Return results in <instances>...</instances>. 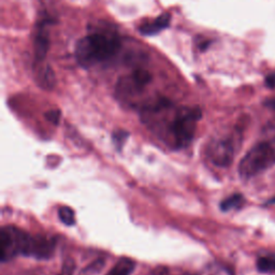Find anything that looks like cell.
Segmentation results:
<instances>
[{"label":"cell","instance_id":"6da1fadb","mask_svg":"<svg viewBox=\"0 0 275 275\" xmlns=\"http://www.w3.org/2000/svg\"><path fill=\"white\" fill-rule=\"evenodd\" d=\"M121 39L112 31H97L83 37L75 44V58L83 68L109 61L121 48Z\"/></svg>","mask_w":275,"mask_h":275},{"label":"cell","instance_id":"7a4b0ae2","mask_svg":"<svg viewBox=\"0 0 275 275\" xmlns=\"http://www.w3.org/2000/svg\"><path fill=\"white\" fill-rule=\"evenodd\" d=\"M275 165V148L269 142H260L251 148L241 160L239 173L243 179L261 174Z\"/></svg>","mask_w":275,"mask_h":275},{"label":"cell","instance_id":"3957f363","mask_svg":"<svg viewBox=\"0 0 275 275\" xmlns=\"http://www.w3.org/2000/svg\"><path fill=\"white\" fill-rule=\"evenodd\" d=\"M202 116L199 107H183L176 113L169 126L172 143L175 148H185L195 136L196 124Z\"/></svg>","mask_w":275,"mask_h":275},{"label":"cell","instance_id":"277c9868","mask_svg":"<svg viewBox=\"0 0 275 275\" xmlns=\"http://www.w3.org/2000/svg\"><path fill=\"white\" fill-rule=\"evenodd\" d=\"M28 233L19 228L7 226L0 231V258L5 262L21 255Z\"/></svg>","mask_w":275,"mask_h":275},{"label":"cell","instance_id":"5b68a950","mask_svg":"<svg viewBox=\"0 0 275 275\" xmlns=\"http://www.w3.org/2000/svg\"><path fill=\"white\" fill-rule=\"evenodd\" d=\"M208 157L212 163L220 167L226 168L229 167L233 161L235 155L234 142L231 138H217L210 142L208 147Z\"/></svg>","mask_w":275,"mask_h":275},{"label":"cell","instance_id":"8992f818","mask_svg":"<svg viewBox=\"0 0 275 275\" xmlns=\"http://www.w3.org/2000/svg\"><path fill=\"white\" fill-rule=\"evenodd\" d=\"M54 23L50 15L42 18L36 25L35 31V61L36 63H43L45 61L47 52L50 50V26Z\"/></svg>","mask_w":275,"mask_h":275},{"label":"cell","instance_id":"52a82bcc","mask_svg":"<svg viewBox=\"0 0 275 275\" xmlns=\"http://www.w3.org/2000/svg\"><path fill=\"white\" fill-rule=\"evenodd\" d=\"M54 245L51 240H47L43 236H29L27 243L25 256L35 257L37 259H47L53 255Z\"/></svg>","mask_w":275,"mask_h":275},{"label":"cell","instance_id":"ba28073f","mask_svg":"<svg viewBox=\"0 0 275 275\" xmlns=\"http://www.w3.org/2000/svg\"><path fill=\"white\" fill-rule=\"evenodd\" d=\"M43 63H36V81L41 88L52 90L56 84L55 73L48 64H44Z\"/></svg>","mask_w":275,"mask_h":275},{"label":"cell","instance_id":"9c48e42d","mask_svg":"<svg viewBox=\"0 0 275 275\" xmlns=\"http://www.w3.org/2000/svg\"><path fill=\"white\" fill-rule=\"evenodd\" d=\"M171 21V14L169 12H165L160 14L157 19L153 21H148L140 26L139 31L143 36H154L158 34L161 30L168 28Z\"/></svg>","mask_w":275,"mask_h":275},{"label":"cell","instance_id":"30bf717a","mask_svg":"<svg viewBox=\"0 0 275 275\" xmlns=\"http://www.w3.org/2000/svg\"><path fill=\"white\" fill-rule=\"evenodd\" d=\"M134 269H136V262L130 258L124 257L106 275H131Z\"/></svg>","mask_w":275,"mask_h":275},{"label":"cell","instance_id":"8fae6325","mask_svg":"<svg viewBox=\"0 0 275 275\" xmlns=\"http://www.w3.org/2000/svg\"><path fill=\"white\" fill-rule=\"evenodd\" d=\"M258 270L263 273L275 274V254L269 253V254L261 255L257 260Z\"/></svg>","mask_w":275,"mask_h":275},{"label":"cell","instance_id":"7c38bea8","mask_svg":"<svg viewBox=\"0 0 275 275\" xmlns=\"http://www.w3.org/2000/svg\"><path fill=\"white\" fill-rule=\"evenodd\" d=\"M131 78L140 88L143 89L145 86L148 85L153 81V75L147 69L138 68L131 74Z\"/></svg>","mask_w":275,"mask_h":275},{"label":"cell","instance_id":"4fadbf2b","mask_svg":"<svg viewBox=\"0 0 275 275\" xmlns=\"http://www.w3.org/2000/svg\"><path fill=\"white\" fill-rule=\"evenodd\" d=\"M58 216L61 222L66 226H72L75 224V214L71 208L62 207L58 210Z\"/></svg>","mask_w":275,"mask_h":275},{"label":"cell","instance_id":"5bb4252c","mask_svg":"<svg viewBox=\"0 0 275 275\" xmlns=\"http://www.w3.org/2000/svg\"><path fill=\"white\" fill-rule=\"evenodd\" d=\"M242 203H243V197H242L241 195H233L229 198L225 199V200L222 202V204H220V209L226 212V211H229V210H231V209L240 207Z\"/></svg>","mask_w":275,"mask_h":275},{"label":"cell","instance_id":"9a60e30c","mask_svg":"<svg viewBox=\"0 0 275 275\" xmlns=\"http://www.w3.org/2000/svg\"><path fill=\"white\" fill-rule=\"evenodd\" d=\"M105 268V260L104 259H98L94 262H91L86 268L83 269L81 275H97L101 272L102 269Z\"/></svg>","mask_w":275,"mask_h":275},{"label":"cell","instance_id":"2e32d148","mask_svg":"<svg viewBox=\"0 0 275 275\" xmlns=\"http://www.w3.org/2000/svg\"><path fill=\"white\" fill-rule=\"evenodd\" d=\"M75 270V263L72 259H68L63 262L62 271L59 275H73Z\"/></svg>","mask_w":275,"mask_h":275},{"label":"cell","instance_id":"e0dca14e","mask_svg":"<svg viewBox=\"0 0 275 275\" xmlns=\"http://www.w3.org/2000/svg\"><path fill=\"white\" fill-rule=\"evenodd\" d=\"M46 120L54 124V125H58L59 120H61V111L59 110H50L45 113Z\"/></svg>","mask_w":275,"mask_h":275},{"label":"cell","instance_id":"ac0fdd59","mask_svg":"<svg viewBox=\"0 0 275 275\" xmlns=\"http://www.w3.org/2000/svg\"><path fill=\"white\" fill-rule=\"evenodd\" d=\"M127 137H128L127 131L120 130V131L114 132V134H113V140H114V142L116 144H121V143L125 142V140L127 139Z\"/></svg>","mask_w":275,"mask_h":275},{"label":"cell","instance_id":"d6986e66","mask_svg":"<svg viewBox=\"0 0 275 275\" xmlns=\"http://www.w3.org/2000/svg\"><path fill=\"white\" fill-rule=\"evenodd\" d=\"M266 84L269 87H275V73H272L270 75H268L266 79Z\"/></svg>","mask_w":275,"mask_h":275},{"label":"cell","instance_id":"ffe728a7","mask_svg":"<svg viewBox=\"0 0 275 275\" xmlns=\"http://www.w3.org/2000/svg\"><path fill=\"white\" fill-rule=\"evenodd\" d=\"M210 44H211V41H204V42H201L200 44H199V48H200V51H206L207 48L209 47Z\"/></svg>","mask_w":275,"mask_h":275},{"label":"cell","instance_id":"44dd1931","mask_svg":"<svg viewBox=\"0 0 275 275\" xmlns=\"http://www.w3.org/2000/svg\"><path fill=\"white\" fill-rule=\"evenodd\" d=\"M270 106H272V107H275V98L274 99H271L270 100V105H269Z\"/></svg>","mask_w":275,"mask_h":275}]
</instances>
